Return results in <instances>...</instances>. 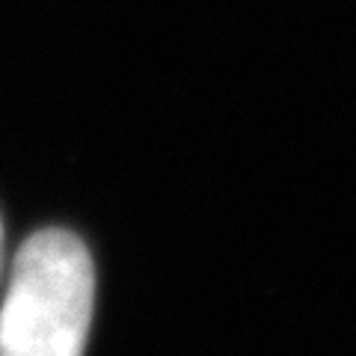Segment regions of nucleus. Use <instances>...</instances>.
<instances>
[{"label":"nucleus","instance_id":"1","mask_svg":"<svg viewBox=\"0 0 356 356\" xmlns=\"http://www.w3.org/2000/svg\"><path fill=\"white\" fill-rule=\"evenodd\" d=\"M95 270L83 241L39 229L13 259L0 303V356H83Z\"/></svg>","mask_w":356,"mask_h":356},{"label":"nucleus","instance_id":"2","mask_svg":"<svg viewBox=\"0 0 356 356\" xmlns=\"http://www.w3.org/2000/svg\"><path fill=\"white\" fill-rule=\"evenodd\" d=\"M3 220H0V276H3Z\"/></svg>","mask_w":356,"mask_h":356}]
</instances>
